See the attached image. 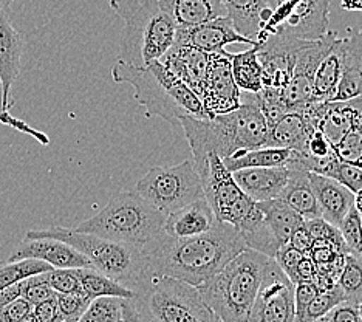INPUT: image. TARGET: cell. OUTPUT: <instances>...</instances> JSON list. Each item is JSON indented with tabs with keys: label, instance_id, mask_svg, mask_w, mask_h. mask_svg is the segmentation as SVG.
<instances>
[{
	"label": "cell",
	"instance_id": "6da1fadb",
	"mask_svg": "<svg viewBox=\"0 0 362 322\" xmlns=\"http://www.w3.org/2000/svg\"><path fill=\"white\" fill-rule=\"evenodd\" d=\"M248 250L237 229L217 222L211 231L191 237H172L160 231L141 246L147 268L199 287L226 267L237 254Z\"/></svg>",
	"mask_w": 362,
	"mask_h": 322
},
{
	"label": "cell",
	"instance_id": "7a4b0ae2",
	"mask_svg": "<svg viewBox=\"0 0 362 322\" xmlns=\"http://www.w3.org/2000/svg\"><path fill=\"white\" fill-rule=\"evenodd\" d=\"M180 127L191 146L194 161L208 154L225 159L238 149L263 147L268 137V121L260 109L257 93L246 92H242L240 105L235 110L211 120L183 117Z\"/></svg>",
	"mask_w": 362,
	"mask_h": 322
},
{
	"label": "cell",
	"instance_id": "3957f363",
	"mask_svg": "<svg viewBox=\"0 0 362 322\" xmlns=\"http://www.w3.org/2000/svg\"><path fill=\"white\" fill-rule=\"evenodd\" d=\"M112 78L118 84L134 87L135 99L144 107L147 117H158L172 126H180L183 117L208 120L199 95L161 61L139 69L118 59L112 69Z\"/></svg>",
	"mask_w": 362,
	"mask_h": 322
},
{
	"label": "cell",
	"instance_id": "277c9868",
	"mask_svg": "<svg viewBox=\"0 0 362 322\" xmlns=\"http://www.w3.org/2000/svg\"><path fill=\"white\" fill-rule=\"evenodd\" d=\"M110 8L124 22L122 62L143 69L174 47L177 25L158 0H110Z\"/></svg>",
	"mask_w": 362,
	"mask_h": 322
},
{
	"label": "cell",
	"instance_id": "5b68a950",
	"mask_svg": "<svg viewBox=\"0 0 362 322\" xmlns=\"http://www.w3.org/2000/svg\"><path fill=\"white\" fill-rule=\"evenodd\" d=\"M269 260L245 250L197 290L221 322H248Z\"/></svg>",
	"mask_w": 362,
	"mask_h": 322
},
{
	"label": "cell",
	"instance_id": "8992f818",
	"mask_svg": "<svg viewBox=\"0 0 362 322\" xmlns=\"http://www.w3.org/2000/svg\"><path fill=\"white\" fill-rule=\"evenodd\" d=\"M129 299L143 322H221L197 287L147 270L129 287Z\"/></svg>",
	"mask_w": 362,
	"mask_h": 322
},
{
	"label": "cell",
	"instance_id": "52a82bcc",
	"mask_svg": "<svg viewBox=\"0 0 362 322\" xmlns=\"http://www.w3.org/2000/svg\"><path fill=\"white\" fill-rule=\"evenodd\" d=\"M164 220L166 216L136 191H126L115 195L100 212L81 222L75 229L141 248L163 231Z\"/></svg>",
	"mask_w": 362,
	"mask_h": 322
},
{
	"label": "cell",
	"instance_id": "ba28073f",
	"mask_svg": "<svg viewBox=\"0 0 362 322\" xmlns=\"http://www.w3.org/2000/svg\"><path fill=\"white\" fill-rule=\"evenodd\" d=\"M25 238H56V241L67 243L81 254H84L93 268L127 288L149 270L141 248L109 241V238L100 236L78 233L75 228L50 226L44 229H30Z\"/></svg>",
	"mask_w": 362,
	"mask_h": 322
},
{
	"label": "cell",
	"instance_id": "9c48e42d",
	"mask_svg": "<svg viewBox=\"0 0 362 322\" xmlns=\"http://www.w3.org/2000/svg\"><path fill=\"white\" fill-rule=\"evenodd\" d=\"M135 191L164 216L204 197L192 160L149 169L138 180Z\"/></svg>",
	"mask_w": 362,
	"mask_h": 322
},
{
	"label": "cell",
	"instance_id": "30bf717a",
	"mask_svg": "<svg viewBox=\"0 0 362 322\" xmlns=\"http://www.w3.org/2000/svg\"><path fill=\"white\" fill-rule=\"evenodd\" d=\"M332 0H265L269 19L260 28L257 44L269 36L316 40L328 31Z\"/></svg>",
	"mask_w": 362,
	"mask_h": 322
},
{
	"label": "cell",
	"instance_id": "8fae6325",
	"mask_svg": "<svg viewBox=\"0 0 362 322\" xmlns=\"http://www.w3.org/2000/svg\"><path fill=\"white\" fill-rule=\"evenodd\" d=\"M194 161V160H192ZM199 172L202 188L218 222L234 228L256 208V202L246 195L217 154H208L202 160L194 161Z\"/></svg>",
	"mask_w": 362,
	"mask_h": 322
},
{
	"label": "cell",
	"instance_id": "7c38bea8",
	"mask_svg": "<svg viewBox=\"0 0 362 322\" xmlns=\"http://www.w3.org/2000/svg\"><path fill=\"white\" fill-rule=\"evenodd\" d=\"M248 322H296L294 284L271 259Z\"/></svg>",
	"mask_w": 362,
	"mask_h": 322
},
{
	"label": "cell",
	"instance_id": "4fadbf2b",
	"mask_svg": "<svg viewBox=\"0 0 362 322\" xmlns=\"http://www.w3.org/2000/svg\"><path fill=\"white\" fill-rule=\"evenodd\" d=\"M242 92L233 78L231 61L228 54H211L206 78L202 90V104L206 118L235 110L240 105Z\"/></svg>",
	"mask_w": 362,
	"mask_h": 322
},
{
	"label": "cell",
	"instance_id": "5bb4252c",
	"mask_svg": "<svg viewBox=\"0 0 362 322\" xmlns=\"http://www.w3.org/2000/svg\"><path fill=\"white\" fill-rule=\"evenodd\" d=\"M175 44L192 47L206 54H225V48L231 44L254 45L235 30L228 16L191 28H177Z\"/></svg>",
	"mask_w": 362,
	"mask_h": 322
},
{
	"label": "cell",
	"instance_id": "9a60e30c",
	"mask_svg": "<svg viewBox=\"0 0 362 322\" xmlns=\"http://www.w3.org/2000/svg\"><path fill=\"white\" fill-rule=\"evenodd\" d=\"M322 104L311 103L300 110H290L281 115L268 126L265 146L290 149L293 152L299 151L311 132L317 129Z\"/></svg>",
	"mask_w": 362,
	"mask_h": 322
},
{
	"label": "cell",
	"instance_id": "2e32d148",
	"mask_svg": "<svg viewBox=\"0 0 362 322\" xmlns=\"http://www.w3.org/2000/svg\"><path fill=\"white\" fill-rule=\"evenodd\" d=\"M40 260L53 268H93L84 254L56 238H25L16 246L6 262Z\"/></svg>",
	"mask_w": 362,
	"mask_h": 322
},
{
	"label": "cell",
	"instance_id": "e0dca14e",
	"mask_svg": "<svg viewBox=\"0 0 362 322\" xmlns=\"http://www.w3.org/2000/svg\"><path fill=\"white\" fill-rule=\"evenodd\" d=\"M23 38L14 28L5 10H0V81L4 86L5 105L11 110V88L19 78L23 54Z\"/></svg>",
	"mask_w": 362,
	"mask_h": 322
},
{
	"label": "cell",
	"instance_id": "ac0fdd59",
	"mask_svg": "<svg viewBox=\"0 0 362 322\" xmlns=\"http://www.w3.org/2000/svg\"><path fill=\"white\" fill-rule=\"evenodd\" d=\"M238 188L248 195L252 202L260 203L279 198L290 177V168H251L233 172Z\"/></svg>",
	"mask_w": 362,
	"mask_h": 322
},
{
	"label": "cell",
	"instance_id": "d6986e66",
	"mask_svg": "<svg viewBox=\"0 0 362 322\" xmlns=\"http://www.w3.org/2000/svg\"><path fill=\"white\" fill-rule=\"evenodd\" d=\"M161 64L172 74L185 81L194 92L202 95L204 86V78H206L208 65L211 61V54H206L187 45L174 44L169 52L161 57Z\"/></svg>",
	"mask_w": 362,
	"mask_h": 322
},
{
	"label": "cell",
	"instance_id": "ffe728a7",
	"mask_svg": "<svg viewBox=\"0 0 362 322\" xmlns=\"http://www.w3.org/2000/svg\"><path fill=\"white\" fill-rule=\"evenodd\" d=\"M217 222L211 205L202 197L166 216L163 231L172 237H191L208 233Z\"/></svg>",
	"mask_w": 362,
	"mask_h": 322
},
{
	"label": "cell",
	"instance_id": "44dd1931",
	"mask_svg": "<svg viewBox=\"0 0 362 322\" xmlns=\"http://www.w3.org/2000/svg\"><path fill=\"white\" fill-rule=\"evenodd\" d=\"M308 178L317 198L322 219L332 223L333 226H339L344 217L353 208V197H355V194L350 192L341 183H337L336 180L319 176V173L308 172Z\"/></svg>",
	"mask_w": 362,
	"mask_h": 322
},
{
	"label": "cell",
	"instance_id": "7402d4cb",
	"mask_svg": "<svg viewBox=\"0 0 362 322\" xmlns=\"http://www.w3.org/2000/svg\"><path fill=\"white\" fill-rule=\"evenodd\" d=\"M362 96V28L349 30L344 38V67L333 101H349Z\"/></svg>",
	"mask_w": 362,
	"mask_h": 322
},
{
	"label": "cell",
	"instance_id": "603a6c76",
	"mask_svg": "<svg viewBox=\"0 0 362 322\" xmlns=\"http://www.w3.org/2000/svg\"><path fill=\"white\" fill-rule=\"evenodd\" d=\"M158 4L177 28H191L228 16L220 0H158Z\"/></svg>",
	"mask_w": 362,
	"mask_h": 322
},
{
	"label": "cell",
	"instance_id": "cb8c5ba5",
	"mask_svg": "<svg viewBox=\"0 0 362 322\" xmlns=\"http://www.w3.org/2000/svg\"><path fill=\"white\" fill-rule=\"evenodd\" d=\"M286 168H290V177H288L286 186L279 198L298 212L303 220L322 219L317 198L310 183L308 171L298 166Z\"/></svg>",
	"mask_w": 362,
	"mask_h": 322
},
{
	"label": "cell",
	"instance_id": "d4e9b609",
	"mask_svg": "<svg viewBox=\"0 0 362 322\" xmlns=\"http://www.w3.org/2000/svg\"><path fill=\"white\" fill-rule=\"evenodd\" d=\"M344 67V38H337L330 52L315 71L313 78V101L315 103H332L336 95L337 86L342 78Z\"/></svg>",
	"mask_w": 362,
	"mask_h": 322
},
{
	"label": "cell",
	"instance_id": "484cf974",
	"mask_svg": "<svg viewBox=\"0 0 362 322\" xmlns=\"http://www.w3.org/2000/svg\"><path fill=\"white\" fill-rule=\"evenodd\" d=\"M293 152L282 147H257V149H238L234 154L221 159L229 172L251 169V168H277L286 166L291 161Z\"/></svg>",
	"mask_w": 362,
	"mask_h": 322
},
{
	"label": "cell",
	"instance_id": "4316f807",
	"mask_svg": "<svg viewBox=\"0 0 362 322\" xmlns=\"http://www.w3.org/2000/svg\"><path fill=\"white\" fill-rule=\"evenodd\" d=\"M226 54L231 61L233 78L238 90L246 93H260L263 88V67L259 61L257 47L251 45L245 52H226Z\"/></svg>",
	"mask_w": 362,
	"mask_h": 322
},
{
	"label": "cell",
	"instance_id": "83f0119b",
	"mask_svg": "<svg viewBox=\"0 0 362 322\" xmlns=\"http://www.w3.org/2000/svg\"><path fill=\"white\" fill-rule=\"evenodd\" d=\"M257 206L281 246L286 245L294 231L305 223V220L294 209H291L285 202H282L281 198L260 202L257 203Z\"/></svg>",
	"mask_w": 362,
	"mask_h": 322
},
{
	"label": "cell",
	"instance_id": "f1b7e54d",
	"mask_svg": "<svg viewBox=\"0 0 362 322\" xmlns=\"http://www.w3.org/2000/svg\"><path fill=\"white\" fill-rule=\"evenodd\" d=\"M228 18L242 36L257 44L260 31V13L265 8V0H220Z\"/></svg>",
	"mask_w": 362,
	"mask_h": 322
},
{
	"label": "cell",
	"instance_id": "f546056e",
	"mask_svg": "<svg viewBox=\"0 0 362 322\" xmlns=\"http://www.w3.org/2000/svg\"><path fill=\"white\" fill-rule=\"evenodd\" d=\"M79 282L82 287V292L90 299H96V297H121V299H132L134 292L129 290L127 287L117 282L110 277L103 275L101 271L96 268H76Z\"/></svg>",
	"mask_w": 362,
	"mask_h": 322
},
{
	"label": "cell",
	"instance_id": "4dcf8cb0",
	"mask_svg": "<svg viewBox=\"0 0 362 322\" xmlns=\"http://www.w3.org/2000/svg\"><path fill=\"white\" fill-rule=\"evenodd\" d=\"M336 284L342 290L345 301L356 305L362 302V260L355 254H345L344 267Z\"/></svg>",
	"mask_w": 362,
	"mask_h": 322
},
{
	"label": "cell",
	"instance_id": "1f68e13d",
	"mask_svg": "<svg viewBox=\"0 0 362 322\" xmlns=\"http://www.w3.org/2000/svg\"><path fill=\"white\" fill-rule=\"evenodd\" d=\"M53 267L40 260H16V262H5L0 263V290L19 284L31 276L42 275V272L52 271Z\"/></svg>",
	"mask_w": 362,
	"mask_h": 322
},
{
	"label": "cell",
	"instance_id": "d6a6232c",
	"mask_svg": "<svg viewBox=\"0 0 362 322\" xmlns=\"http://www.w3.org/2000/svg\"><path fill=\"white\" fill-rule=\"evenodd\" d=\"M121 302V297H96L90 302L78 322H122Z\"/></svg>",
	"mask_w": 362,
	"mask_h": 322
},
{
	"label": "cell",
	"instance_id": "836d02e7",
	"mask_svg": "<svg viewBox=\"0 0 362 322\" xmlns=\"http://www.w3.org/2000/svg\"><path fill=\"white\" fill-rule=\"evenodd\" d=\"M333 147L342 163L362 168V121L345 132Z\"/></svg>",
	"mask_w": 362,
	"mask_h": 322
},
{
	"label": "cell",
	"instance_id": "e575fe53",
	"mask_svg": "<svg viewBox=\"0 0 362 322\" xmlns=\"http://www.w3.org/2000/svg\"><path fill=\"white\" fill-rule=\"evenodd\" d=\"M337 228H339L344 242L349 248V253L355 254L362 260V225L359 212L351 208Z\"/></svg>",
	"mask_w": 362,
	"mask_h": 322
},
{
	"label": "cell",
	"instance_id": "d590c367",
	"mask_svg": "<svg viewBox=\"0 0 362 322\" xmlns=\"http://www.w3.org/2000/svg\"><path fill=\"white\" fill-rule=\"evenodd\" d=\"M345 301V296L339 287H333L332 290H322L319 292L317 296L315 297V301L310 304V307L305 311V318H303V322H313L317 318L325 316L328 311L334 309L337 304H341Z\"/></svg>",
	"mask_w": 362,
	"mask_h": 322
},
{
	"label": "cell",
	"instance_id": "8d00e7d4",
	"mask_svg": "<svg viewBox=\"0 0 362 322\" xmlns=\"http://www.w3.org/2000/svg\"><path fill=\"white\" fill-rule=\"evenodd\" d=\"M307 228L311 234L313 241H324L336 246L342 253H349V248L345 245L341 231L337 226H333L332 223L325 222L324 219H313L305 220Z\"/></svg>",
	"mask_w": 362,
	"mask_h": 322
},
{
	"label": "cell",
	"instance_id": "74e56055",
	"mask_svg": "<svg viewBox=\"0 0 362 322\" xmlns=\"http://www.w3.org/2000/svg\"><path fill=\"white\" fill-rule=\"evenodd\" d=\"M48 284L56 294L84 293L79 282L76 268H53L47 272Z\"/></svg>",
	"mask_w": 362,
	"mask_h": 322
},
{
	"label": "cell",
	"instance_id": "f35d334b",
	"mask_svg": "<svg viewBox=\"0 0 362 322\" xmlns=\"http://www.w3.org/2000/svg\"><path fill=\"white\" fill-rule=\"evenodd\" d=\"M54 294L56 293L53 292V288L50 287V284H48L47 272L22 280V297L23 299H27L31 305H36L39 302L50 299V297Z\"/></svg>",
	"mask_w": 362,
	"mask_h": 322
},
{
	"label": "cell",
	"instance_id": "ab89813d",
	"mask_svg": "<svg viewBox=\"0 0 362 322\" xmlns=\"http://www.w3.org/2000/svg\"><path fill=\"white\" fill-rule=\"evenodd\" d=\"M57 307H59L61 319H73L78 321L82 313L87 310V307L92 302L90 297L84 293H71V294H56Z\"/></svg>",
	"mask_w": 362,
	"mask_h": 322
},
{
	"label": "cell",
	"instance_id": "60d3db41",
	"mask_svg": "<svg viewBox=\"0 0 362 322\" xmlns=\"http://www.w3.org/2000/svg\"><path fill=\"white\" fill-rule=\"evenodd\" d=\"M319 293V288L315 282H298L294 284V309H296V322H303L305 311L310 304L315 301Z\"/></svg>",
	"mask_w": 362,
	"mask_h": 322
},
{
	"label": "cell",
	"instance_id": "b9f144b4",
	"mask_svg": "<svg viewBox=\"0 0 362 322\" xmlns=\"http://www.w3.org/2000/svg\"><path fill=\"white\" fill-rule=\"evenodd\" d=\"M332 178L336 180L337 183H341L344 188H347L353 194L362 191V168L359 166L339 161Z\"/></svg>",
	"mask_w": 362,
	"mask_h": 322
},
{
	"label": "cell",
	"instance_id": "7bdbcfd3",
	"mask_svg": "<svg viewBox=\"0 0 362 322\" xmlns=\"http://www.w3.org/2000/svg\"><path fill=\"white\" fill-rule=\"evenodd\" d=\"M0 124H5V126H11L14 129H18L21 132H25V134L31 135L33 138H36L39 143L47 144L50 139H48L47 135H44L42 132H37L35 129H31L30 126H27L25 122L11 117L10 109L5 105V99H4V86H2V81H0Z\"/></svg>",
	"mask_w": 362,
	"mask_h": 322
},
{
	"label": "cell",
	"instance_id": "ee69618b",
	"mask_svg": "<svg viewBox=\"0 0 362 322\" xmlns=\"http://www.w3.org/2000/svg\"><path fill=\"white\" fill-rule=\"evenodd\" d=\"M305 254H302L300 251L294 250L290 245H282L279 248L276 255H274V262L277 263V267L281 268L285 275L290 277L291 282L294 284V277H296V270L299 267V262Z\"/></svg>",
	"mask_w": 362,
	"mask_h": 322
},
{
	"label": "cell",
	"instance_id": "f6af8a7d",
	"mask_svg": "<svg viewBox=\"0 0 362 322\" xmlns=\"http://www.w3.org/2000/svg\"><path fill=\"white\" fill-rule=\"evenodd\" d=\"M327 316L330 322H362L359 305L349 301L337 304L334 309L327 313Z\"/></svg>",
	"mask_w": 362,
	"mask_h": 322
},
{
	"label": "cell",
	"instance_id": "bcb514c9",
	"mask_svg": "<svg viewBox=\"0 0 362 322\" xmlns=\"http://www.w3.org/2000/svg\"><path fill=\"white\" fill-rule=\"evenodd\" d=\"M31 311L33 305L27 299H23V297H19V299L13 301L0 310V322H18Z\"/></svg>",
	"mask_w": 362,
	"mask_h": 322
},
{
	"label": "cell",
	"instance_id": "7dc6e473",
	"mask_svg": "<svg viewBox=\"0 0 362 322\" xmlns=\"http://www.w3.org/2000/svg\"><path fill=\"white\" fill-rule=\"evenodd\" d=\"M33 315L37 318L39 322H59V321H62L61 315H59V307H57L56 294L52 296L50 299L33 305Z\"/></svg>",
	"mask_w": 362,
	"mask_h": 322
},
{
	"label": "cell",
	"instance_id": "c3c4849f",
	"mask_svg": "<svg viewBox=\"0 0 362 322\" xmlns=\"http://www.w3.org/2000/svg\"><path fill=\"white\" fill-rule=\"evenodd\" d=\"M288 245L293 246L294 250H298L305 255L310 253L311 245H313V238H311V234L307 228V223H303V225H300L298 229L294 231L290 237V241H288Z\"/></svg>",
	"mask_w": 362,
	"mask_h": 322
},
{
	"label": "cell",
	"instance_id": "681fc988",
	"mask_svg": "<svg viewBox=\"0 0 362 322\" xmlns=\"http://www.w3.org/2000/svg\"><path fill=\"white\" fill-rule=\"evenodd\" d=\"M317 275V270L315 262L310 259V255H303L302 260L299 262V267L296 270L294 284L298 282H313Z\"/></svg>",
	"mask_w": 362,
	"mask_h": 322
},
{
	"label": "cell",
	"instance_id": "f907efd6",
	"mask_svg": "<svg viewBox=\"0 0 362 322\" xmlns=\"http://www.w3.org/2000/svg\"><path fill=\"white\" fill-rule=\"evenodd\" d=\"M19 297H22V282L0 290V310L6 307L8 304H11L13 301L19 299Z\"/></svg>",
	"mask_w": 362,
	"mask_h": 322
},
{
	"label": "cell",
	"instance_id": "816d5d0a",
	"mask_svg": "<svg viewBox=\"0 0 362 322\" xmlns=\"http://www.w3.org/2000/svg\"><path fill=\"white\" fill-rule=\"evenodd\" d=\"M121 310H122V322H143L129 299H122Z\"/></svg>",
	"mask_w": 362,
	"mask_h": 322
},
{
	"label": "cell",
	"instance_id": "f5cc1de1",
	"mask_svg": "<svg viewBox=\"0 0 362 322\" xmlns=\"http://www.w3.org/2000/svg\"><path fill=\"white\" fill-rule=\"evenodd\" d=\"M341 8L349 13H362V0H341Z\"/></svg>",
	"mask_w": 362,
	"mask_h": 322
},
{
	"label": "cell",
	"instance_id": "db71d44e",
	"mask_svg": "<svg viewBox=\"0 0 362 322\" xmlns=\"http://www.w3.org/2000/svg\"><path fill=\"white\" fill-rule=\"evenodd\" d=\"M353 208L359 212V216H362V191L356 192L353 197Z\"/></svg>",
	"mask_w": 362,
	"mask_h": 322
},
{
	"label": "cell",
	"instance_id": "11a10c76",
	"mask_svg": "<svg viewBox=\"0 0 362 322\" xmlns=\"http://www.w3.org/2000/svg\"><path fill=\"white\" fill-rule=\"evenodd\" d=\"M18 322H39L37 321V318L35 316V315H33V311L31 313H28V315L27 316H23L21 321H18Z\"/></svg>",
	"mask_w": 362,
	"mask_h": 322
},
{
	"label": "cell",
	"instance_id": "9f6ffc18",
	"mask_svg": "<svg viewBox=\"0 0 362 322\" xmlns=\"http://www.w3.org/2000/svg\"><path fill=\"white\" fill-rule=\"evenodd\" d=\"M14 0H0V10H8V6H10Z\"/></svg>",
	"mask_w": 362,
	"mask_h": 322
},
{
	"label": "cell",
	"instance_id": "6f0895ef",
	"mask_svg": "<svg viewBox=\"0 0 362 322\" xmlns=\"http://www.w3.org/2000/svg\"><path fill=\"white\" fill-rule=\"evenodd\" d=\"M313 322H330V319H328V316L325 315V316H322V318H317L316 321H313Z\"/></svg>",
	"mask_w": 362,
	"mask_h": 322
},
{
	"label": "cell",
	"instance_id": "680465c9",
	"mask_svg": "<svg viewBox=\"0 0 362 322\" xmlns=\"http://www.w3.org/2000/svg\"><path fill=\"white\" fill-rule=\"evenodd\" d=\"M59 322H78V321H73V319H62Z\"/></svg>",
	"mask_w": 362,
	"mask_h": 322
},
{
	"label": "cell",
	"instance_id": "91938a15",
	"mask_svg": "<svg viewBox=\"0 0 362 322\" xmlns=\"http://www.w3.org/2000/svg\"><path fill=\"white\" fill-rule=\"evenodd\" d=\"M359 313H361V318H362V302L359 304Z\"/></svg>",
	"mask_w": 362,
	"mask_h": 322
},
{
	"label": "cell",
	"instance_id": "94428289",
	"mask_svg": "<svg viewBox=\"0 0 362 322\" xmlns=\"http://www.w3.org/2000/svg\"><path fill=\"white\" fill-rule=\"evenodd\" d=\"M361 225H362V216H361Z\"/></svg>",
	"mask_w": 362,
	"mask_h": 322
}]
</instances>
